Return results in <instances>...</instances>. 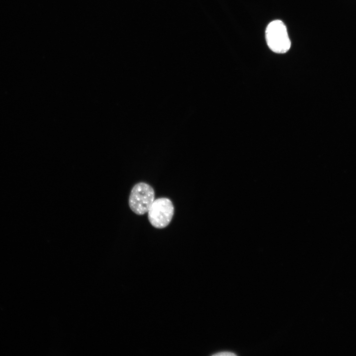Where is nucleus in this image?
I'll list each match as a JSON object with an SVG mask.
<instances>
[{
    "instance_id": "nucleus-1",
    "label": "nucleus",
    "mask_w": 356,
    "mask_h": 356,
    "mask_svg": "<svg viewBox=\"0 0 356 356\" xmlns=\"http://www.w3.org/2000/svg\"><path fill=\"white\" fill-rule=\"evenodd\" d=\"M266 41L269 48L277 53H284L290 48L289 39L286 26L279 20L271 21L266 30Z\"/></svg>"
},
{
    "instance_id": "nucleus-2",
    "label": "nucleus",
    "mask_w": 356,
    "mask_h": 356,
    "mask_svg": "<svg viewBox=\"0 0 356 356\" xmlns=\"http://www.w3.org/2000/svg\"><path fill=\"white\" fill-rule=\"evenodd\" d=\"M155 192L148 184L141 182L132 188L129 199L131 210L138 215L148 212L154 201Z\"/></svg>"
},
{
    "instance_id": "nucleus-3",
    "label": "nucleus",
    "mask_w": 356,
    "mask_h": 356,
    "mask_svg": "<svg viewBox=\"0 0 356 356\" xmlns=\"http://www.w3.org/2000/svg\"><path fill=\"white\" fill-rule=\"evenodd\" d=\"M174 214L172 202L167 198L162 197L154 200L148 211V218L153 226L161 229L170 223Z\"/></svg>"
},
{
    "instance_id": "nucleus-4",
    "label": "nucleus",
    "mask_w": 356,
    "mask_h": 356,
    "mask_svg": "<svg viewBox=\"0 0 356 356\" xmlns=\"http://www.w3.org/2000/svg\"><path fill=\"white\" fill-rule=\"evenodd\" d=\"M213 356H236V355L232 352H219L215 354H213Z\"/></svg>"
}]
</instances>
